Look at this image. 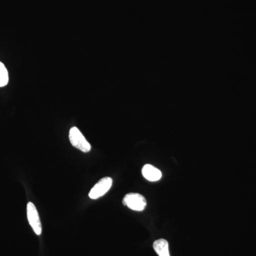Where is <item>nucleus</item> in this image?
Instances as JSON below:
<instances>
[{"instance_id": "nucleus-2", "label": "nucleus", "mask_w": 256, "mask_h": 256, "mask_svg": "<svg viewBox=\"0 0 256 256\" xmlns=\"http://www.w3.org/2000/svg\"><path fill=\"white\" fill-rule=\"evenodd\" d=\"M122 204L124 206L136 212H142L146 206V198L138 193H129L126 194L122 200Z\"/></svg>"}, {"instance_id": "nucleus-3", "label": "nucleus", "mask_w": 256, "mask_h": 256, "mask_svg": "<svg viewBox=\"0 0 256 256\" xmlns=\"http://www.w3.org/2000/svg\"><path fill=\"white\" fill-rule=\"evenodd\" d=\"M112 184V178L107 176V178H101L89 192L88 196L92 200H98L100 197L104 196L110 190Z\"/></svg>"}, {"instance_id": "nucleus-1", "label": "nucleus", "mask_w": 256, "mask_h": 256, "mask_svg": "<svg viewBox=\"0 0 256 256\" xmlns=\"http://www.w3.org/2000/svg\"><path fill=\"white\" fill-rule=\"evenodd\" d=\"M69 140L72 146L82 152H88L92 150V146L88 142L80 130L76 127L70 128L69 131Z\"/></svg>"}, {"instance_id": "nucleus-5", "label": "nucleus", "mask_w": 256, "mask_h": 256, "mask_svg": "<svg viewBox=\"0 0 256 256\" xmlns=\"http://www.w3.org/2000/svg\"><path fill=\"white\" fill-rule=\"evenodd\" d=\"M143 176L150 182L159 181L162 178V172L158 168L151 164H146L142 170Z\"/></svg>"}, {"instance_id": "nucleus-6", "label": "nucleus", "mask_w": 256, "mask_h": 256, "mask_svg": "<svg viewBox=\"0 0 256 256\" xmlns=\"http://www.w3.org/2000/svg\"><path fill=\"white\" fill-rule=\"evenodd\" d=\"M153 248L159 256H170L169 244L165 239L161 238L156 240L153 244Z\"/></svg>"}, {"instance_id": "nucleus-7", "label": "nucleus", "mask_w": 256, "mask_h": 256, "mask_svg": "<svg viewBox=\"0 0 256 256\" xmlns=\"http://www.w3.org/2000/svg\"><path fill=\"white\" fill-rule=\"evenodd\" d=\"M9 82V74L4 64L0 62V87L6 86Z\"/></svg>"}, {"instance_id": "nucleus-4", "label": "nucleus", "mask_w": 256, "mask_h": 256, "mask_svg": "<svg viewBox=\"0 0 256 256\" xmlns=\"http://www.w3.org/2000/svg\"><path fill=\"white\" fill-rule=\"evenodd\" d=\"M26 214H28V223L31 226L34 232L36 235H41L42 232L41 220H40V216H38L36 206L32 202H28V204Z\"/></svg>"}]
</instances>
